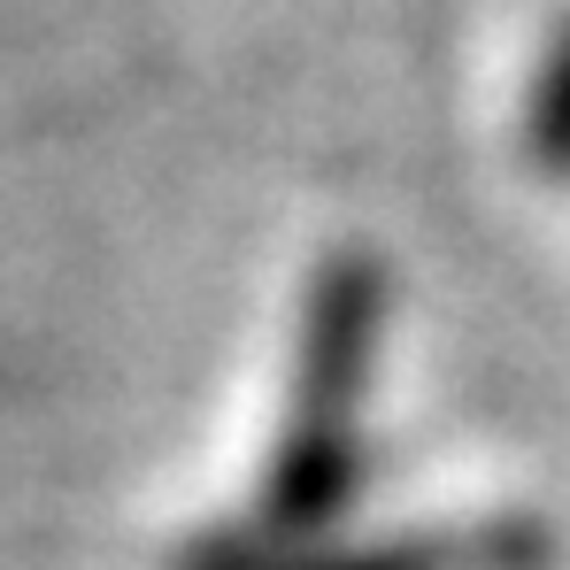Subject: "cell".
<instances>
[{
  "label": "cell",
  "instance_id": "obj_1",
  "mask_svg": "<svg viewBox=\"0 0 570 570\" xmlns=\"http://www.w3.org/2000/svg\"><path fill=\"white\" fill-rule=\"evenodd\" d=\"M379 263L332 255L301 308V371H293L285 432L263 471V501H255V532L278 548H308L363 493V393H371V363H379Z\"/></svg>",
  "mask_w": 570,
  "mask_h": 570
},
{
  "label": "cell",
  "instance_id": "obj_2",
  "mask_svg": "<svg viewBox=\"0 0 570 570\" xmlns=\"http://www.w3.org/2000/svg\"><path fill=\"white\" fill-rule=\"evenodd\" d=\"M532 155L570 170V31L556 39V55H548V70L532 86Z\"/></svg>",
  "mask_w": 570,
  "mask_h": 570
}]
</instances>
